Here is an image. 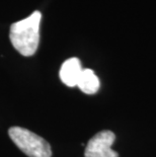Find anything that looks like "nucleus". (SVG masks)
<instances>
[{
	"instance_id": "f257e3e1",
	"label": "nucleus",
	"mask_w": 156,
	"mask_h": 157,
	"mask_svg": "<svg viewBox=\"0 0 156 157\" xmlns=\"http://www.w3.org/2000/svg\"><path fill=\"white\" fill-rule=\"evenodd\" d=\"M41 19L42 13L36 10L26 18L11 25L9 39L14 49L22 56L31 57L38 50Z\"/></svg>"
},
{
	"instance_id": "f03ea898",
	"label": "nucleus",
	"mask_w": 156,
	"mask_h": 157,
	"mask_svg": "<svg viewBox=\"0 0 156 157\" xmlns=\"http://www.w3.org/2000/svg\"><path fill=\"white\" fill-rule=\"evenodd\" d=\"M8 134L13 143L29 157L52 156L50 144L34 132L21 127H11Z\"/></svg>"
},
{
	"instance_id": "7ed1b4c3",
	"label": "nucleus",
	"mask_w": 156,
	"mask_h": 157,
	"mask_svg": "<svg viewBox=\"0 0 156 157\" xmlns=\"http://www.w3.org/2000/svg\"><path fill=\"white\" fill-rule=\"evenodd\" d=\"M116 136L112 131H101L95 134L86 145L85 157H119V154L112 149Z\"/></svg>"
},
{
	"instance_id": "20e7f679",
	"label": "nucleus",
	"mask_w": 156,
	"mask_h": 157,
	"mask_svg": "<svg viewBox=\"0 0 156 157\" xmlns=\"http://www.w3.org/2000/svg\"><path fill=\"white\" fill-rule=\"evenodd\" d=\"M81 63L78 58H70L63 63L60 69V79L69 87L77 86V82L82 72Z\"/></svg>"
},
{
	"instance_id": "39448f33",
	"label": "nucleus",
	"mask_w": 156,
	"mask_h": 157,
	"mask_svg": "<svg viewBox=\"0 0 156 157\" xmlns=\"http://www.w3.org/2000/svg\"><path fill=\"white\" fill-rule=\"evenodd\" d=\"M99 79L91 69H83L77 82V86L86 94H94L99 89Z\"/></svg>"
}]
</instances>
